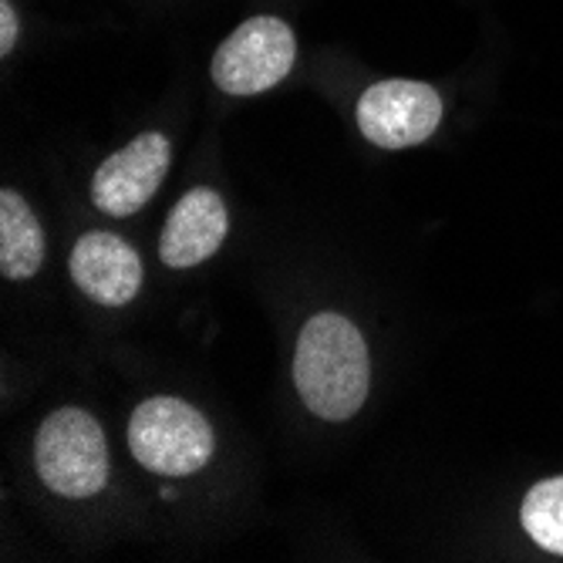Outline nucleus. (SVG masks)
Masks as SVG:
<instances>
[{
  "label": "nucleus",
  "mask_w": 563,
  "mask_h": 563,
  "mask_svg": "<svg viewBox=\"0 0 563 563\" xmlns=\"http://www.w3.org/2000/svg\"><path fill=\"white\" fill-rule=\"evenodd\" d=\"M169 159H173L169 139L159 132H145L125 148L112 152L91 179L95 207L109 217L139 213L145 202L156 196L159 183L166 179Z\"/></svg>",
  "instance_id": "obj_6"
},
{
  "label": "nucleus",
  "mask_w": 563,
  "mask_h": 563,
  "mask_svg": "<svg viewBox=\"0 0 563 563\" xmlns=\"http://www.w3.org/2000/svg\"><path fill=\"white\" fill-rule=\"evenodd\" d=\"M34 466L41 483L68 499H88L109 483V449L101 426L81 408H58L34 439Z\"/></svg>",
  "instance_id": "obj_2"
},
{
  "label": "nucleus",
  "mask_w": 563,
  "mask_h": 563,
  "mask_svg": "<svg viewBox=\"0 0 563 563\" xmlns=\"http://www.w3.org/2000/svg\"><path fill=\"white\" fill-rule=\"evenodd\" d=\"M442 122V98L426 81H378L357 101V129L378 148H412Z\"/></svg>",
  "instance_id": "obj_5"
},
{
  "label": "nucleus",
  "mask_w": 563,
  "mask_h": 563,
  "mask_svg": "<svg viewBox=\"0 0 563 563\" xmlns=\"http://www.w3.org/2000/svg\"><path fill=\"white\" fill-rule=\"evenodd\" d=\"M368 378L365 338L344 314H314L303 324L294 354V382L318 419H351L365 405Z\"/></svg>",
  "instance_id": "obj_1"
},
{
  "label": "nucleus",
  "mask_w": 563,
  "mask_h": 563,
  "mask_svg": "<svg viewBox=\"0 0 563 563\" xmlns=\"http://www.w3.org/2000/svg\"><path fill=\"white\" fill-rule=\"evenodd\" d=\"M227 227H230V217H227V202L220 199V192L207 186L189 189L166 220V230L159 240L163 264L173 271H186V267L210 261L227 240Z\"/></svg>",
  "instance_id": "obj_8"
},
{
  "label": "nucleus",
  "mask_w": 563,
  "mask_h": 563,
  "mask_svg": "<svg viewBox=\"0 0 563 563\" xmlns=\"http://www.w3.org/2000/svg\"><path fill=\"white\" fill-rule=\"evenodd\" d=\"M129 449L156 476H192L213 459V429L183 398H145L129 419Z\"/></svg>",
  "instance_id": "obj_3"
},
{
  "label": "nucleus",
  "mask_w": 563,
  "mask_h": 563,
  "mask_svg": "<svg viewBox=\"0 0 563 563\" xmlns=\"http://www.w3.org/2000/svg\"><path fill=\"white\" fill-rule=\"evenodd\" d=\"M297 58L294 31L280 18H250L217 51L213 81L220 91L246 98L287 78Z\"/></svg>",
  "instance_id": "obj_4"
},
{
  "label": "nucleus",
  "mask_w": 563,
  "mask_h": 563,
  "mask_svg": "<svg viewBox=\"0 0 563 563\" xmlns=\"http://www.w3.org/2000/svg\"><path fill=\"white\" fill-rule=\"evenodd\" d=\"M71 277L81 294L106 307H125L142 287V261L139 253L115 233L95 230L85 233L71 250Z\"/></svg>",
  "instance_id": "obj_7"
},
{
  "label": "nucleus",
  "mask_w": 563,
  "mask_h": 563,
  "mask_svg": "<svg viewBox=\"0 0 563 563\" xmlns=\"http://www.w3.org/2000/svg\"><path fill=\"white\" fill-rule=\"evenodd\" d=\"M44 264V233L31 207L14 192H0V274L8 280H27Z\"/></svg>",
  "instance_id": "obj_9"
},
{
  "label": "nucleus",
  "mask_w": 563,
  "mask_h": 563,
  "mask_svg": "<svg viewBox=\"0 0 563 563\" xmlns=\"http://www.w3.org/2000/svg\"><path fill=\"white\" fill-rule=\"evenodd\" d=\"M21 21L11 8V0H0V55H11V47L18 44Z\"/></svg>",
  "instance_id": "obj_11"
},
{
  "label": "nucleus",
  "mask_w": 563,
  "mask_h": 563,
  "mask_svg": "<svg viewBox=\"0 0 563 563\" xmlns=\"http://www.w3.org/2000/svg\"><path fill=\"white\" fill-rule=\"evenodd\" d=\"M520 517L533 543L563 556V476L537 483L523 499Z\"/></svg>",
  "instance_id": "obj_10"
}]
</instances>
